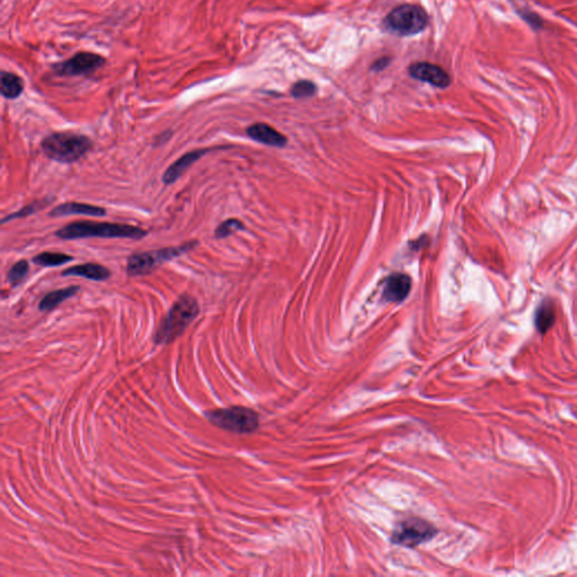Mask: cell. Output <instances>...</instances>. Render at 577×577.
Listing matches in <instances>:
<instances>
[{
  "label": "cell",
  "mask_w": 577,
  "mask_h": 577,
  "mask_svg": "<svg viewBox=\"0 0 577 577\" xmlns=\"http://www.w3.org/2000/svg\"><path fill=\"white\" fill-rule=\"evenodd\" d=\"M200 313V307L195 298L185 294L176 300L166 317L160 322L153 336L157 345L170 344L185 332Z\"/></svg>",
  "instance_id": "obj_1"
},
{
  "label": "cell",
  "mask_w": 577,
  "mask_h": 577,
  "mask_svg": "<svg viewBox=\"0 0 577 577\" xmlns=\"http://www.w3.org/2000/svg\"><path fill=\"white\" fill-rule=\"evenodd\" d=\"M60 240H85V238H129L141 240L147 236V231L130 225L78 221L62 227L55 233Z\"/></svg>",
  "instance_id": "obj_2"
},
{
  "label": "cell",
  "mask_w": 577,
  "mask_h": 577,
  "mask_svg": "<svg viewBox=\"0 0 577 577\" xmlns=\"http://www.w3.org/2000/svg\"><path fill=\"white\" fill-rule=\"evenodd\" d=\"M43 153L57 163L71 164L85 156L92 147V140L84 134L55 132L42 140Z\"/></svg>",
  "instance_id": "obj_3"
},
{
  "label": "cell",
  "mask_w": 577,
  "mask_h": 577,
  "mask_svg": "<svg viewBox=\"0 0 577 577\" xmlns=\"http://www.w3.org/2000/svg\"><path fill=\"white\" fill-rule=\"evenodd\" d=\"M211 424L221 430L237 434L254 433L259 428V415L244 406H230L205 411Z\"/></svg>",
  "instance_id": "obj_4"
},
{
  "label": "cell",
  "mask_w": 577,
  "mask_h": 577,
  "mask_svg": "<svg viewBox=\"0 0 577 577\" xmlns=\"http://www.w3.org/2000/svg\"><path fill=\"white\" fill-rule=\"evenodd\" d=\"M428 23L426 12L414 3H404L396 7L385 19L386 29L402 36H415L423 32Z\"/></svg>",
  "instance_id": "obj_5"
},
{
  "label": "cell",
  "mask_w": 577,
  "mask_h": 577,
  "mask_svg": "<svg viewBox=\"0 0 577 577\" xmlns=\"http://www.w3.org/2000/svg\"><path fill=\"white\" fill-rule=\"evenodd\" d=\"M196 240L188 242L176 247L158 249L153 252L134 253L128 259L127 272L130 277L150 274L158 265L179 257L198 245Z\"/></svg>",
  "instance_id": "obj_6"
},
{
  "label": "cell",
  "mask_w": 577,
  "mask_h": 577,
  "mask_svg": "<svg viewBox=\"0 0 577 577\" xmlns=\"http://www.w3.org/2000/svg\"><path fill=\"white\" fill-rule=\"evenodd\" d=\"M437 530L432 523L422 517H411L399 521L392 531V542L405 548H416L437 536Z\"/></svg>",
  "instance_id": "obj_7"
},
{
  "label": "cell",
  "mask_w": 577,
  "mask_h": 577,
  "mask_svg": "<svg viewBox=\"0 0 577 577\" xmlns=\"http://www.w3.org/2000/svg\"><path fill=\"white\" fill-rule=\"evenodd\" d=\"M105 60L101 55L90 52H81L69 60L61 62L55 67L57 75L61 76H81L90 74L102 67Z\"/></svg>",
  "instance_id": "obj_8"
},
{
  "label": "cell",
  "mask_w": 577,
  "mask_h": 577,
  "mask_svg": "<svg viewBox=\"0 0 577 577\" xmlns=\"http://www.w3.org/2000/svg\"><path fill=\"white\" fill-rule=\"evenodd\" d=\"M411 78L428 83L437 88H447L451 84V78L444 68L430 62H415L409 67Z\"/></svg>",
  "instance_id": "obj_9"
},
{
  "label": "cell",
  "mask_w": 577,
  "mask_h": 577,
  "mask_svg": "<svg viewBox=\"0 0 577 577\" xmlns=\"http://www.w3.org/2000/svg\"><path fill=\"white\" fill-rule=\"evenodd\" d=\"M411 289V280L409 275L395 273L385 281L383 298L389 303H402L409 297Z\"/></svg>",
  "instance_id": "obj_10"
},
{
  "label": "cell",
  "mask_w": 577,
  "mask_h": 577,
  "mask_svg": "<svg viewBox=\"0 0 577 577\" xmlns=\"http://www.w3.org/2000/svg\"><path fill=\"white\" fill-rule=\"evenodd\" d=\"M211 149H196L190 153L183 155L181 158L176 160L175 163L172 164L170 166L167 168L166 172H164L163 182L169 185L175 183L184 172L188 170V167H191L193 164L196 163L201 157L205 156V153H209Z\"/></svg>",
  "instance_id": "obj_11"
},
{
  "label": "cell",
  "mask_w": 577,
  "mask_h": 577,
  "mask_svg": "<svg viewBox=\"0 0 577 577\" xmlns=\"http://www.w3.org/2000/svg\"><path fill=\"white\" fill-rule=\"evenodd\" d=\"M247 136L253 140L268 144L271 147L282 148L287 144V137L280 133L278 130L272 128L271 125L265 123H255L251 125L247 130Z\"/></svg>",
  "instance_id": "obj_12"
},
{
  "label": "cell",
  "mask_w": 577,
  "mask_h": 577,
  "mask_svg": "<svg viewBox=\"0 0 577 577\" xmlns=\"http://www.w3.org/2000/svg\"><path fill=\"white\" fill-rule=\"evenodd\" d=\"M90 216V217H104L106 210L104 207L96 205H85L78 202H67L64 205H57L49 214L50 217H67V216Z\"/></svg>",
  "instance_id": "obj_13"
},
{
  "label": "cell",
  "mask_w": 577,
  "mask_h": 577,
  "mask_svg": "<svg viewBox=\"0 0 577 577\" xmlns=\"http://www.w3.org/2000/svg\"><path fill=\"white\" fill-rule=\"evenodd\" d=\"M64 277H79L92 281H105L111 277V271L105 266L96 263H85L68 268L62 272Z\"/></svg>",
  "instance_id": "obj_14"
},
{
  "label": "cell",
  "mask_w": 577,
  "mask_h": 577,
  "mask_svg": "<svg viewBox=\"0 0 577 577\" xmlns=\"http://www.w3.org/2000/svg\"><path fill=\"white\" fill-rule=\"evenodd\" d=\"M79 290V287H68L52 291V292L42 298L40 305H38V309L41 311H51V310L55 309L57 306H60L61 303L66 300L76 296Z\"/></svg>",
  "instance_id": "obj_15"
},
{
  "label": "cell",
  "mask_w": 577,
  "mask_h": 577,
  "mask_svg": "<svg viewBox=\"0 0 577 577\" xmlns=\"http://www.w3.org/2000/svg\"><path fill=\"white\" fill-rule=\"evenodd\" d=\"M1 94L3 97L8 99H15L22 94L24 90L23 80L16 75L12 73H3L1 74Z\"/></svg>",
  "instance_id": "obj_16"
},
{
  "label": "cell",
  "mask_w": 577,
  "mask_h": 577,
  "mask_svg": "<svg viewBox=\"0 0 577 577\" xmlns=\"http://www.w3.org/2000/svg\"><path fill=\"white\" fill-rule=\"evenodd\" d=\"M556 319L555 308L552 303H543L540 305L536 313V326L538 331L542 334L548 332L550 327L554 325Z\"/></svg>",
  "instance_id": "obj_17"
},
{
  "label": "cell",
  "mask_w": 577,
  "mask_h": 577,
  "mask_svg": "<svg viewBox=\"0 0 577 577\" xmlns=\"http://www.w3.org/2000/svg\"><path fill=\"white\" fill-rule=\"evenodd\" d=\"M74 261V257L64 253L44 252L36 255L33 259V263L43 268H55L60 265L67 264L69 261Z\"/></svg>",
  "instance_id": "obj_18"
},
{
  "label": "cell",
  "mask_w": 577,
  "mask_h": 577,
  "mask_svg": "<svg viewBox=\"0 0 577 577\" xmlns=\"http://www.w3.org/2000/svg\"><path fill=\"white\" fill-rule=\"evenodd\" d=\"M29 261L25 259L18 261L17 263L12 266L8 274H7V280L13 287H16L18 284L22 283L23 281L25 280L26 277L29 274Z\"/></svg>",
  "instance_id": "obj_19"
},
{
  "label": "cell",
  "mask_w": 577,
  "mask_h": 577,
  "mask_svg": "<svg viewBox=\"0 0 577 577\" xmlns=\"http://www.w3.org/2000/svg\"><path fill=\"white\" fill-rule=\"evenodd\" d=\"M317 88L316 84L310 81V80H299L294 84L292 88H291V95L294 96V99H309L313 96L316 95Z\"/></svg>",
  "instance_id": "obj_20"
},
{
  "label": "cell",
  "mask_w": 577,
  "mask_h": 577,
  "mask_svg": "<svg viewBox=\"0 0 577 577\" xmlns=\"http://www.w3.org/2000/svg\"><path fill=\"white\" fill-rule=\"evenodd\" d=\"M49 203L47 200L33 202L31 205H25V207H22L21 210L16 211L15 214H10L8 217L3 218L1 222H3V224H6L8 221L14 220V219H21V218L29 217V216H32V214H36L38 211L42 210L43 207H47Z\"/></svg>",
  "instance_id": "obj_21"
},
{
  "label": "cell",
  "mask_w": 577,
  "mask_h": 577,
  "mask_svg": "<svg viewBox=\"0 0 577 577\" xmlns=\"http://www.w3.org/2000/svg\"><path fill=\"white\" fill-rule=\"evenodd\" d=\"M242 229H245V226L242 225V221L238 220V219H228V220L224 221L222 224L218 226L217 229L214 231V237L218 240H222V238H226V237L233 235V233Z\"/></svg>",
  "instance_id": "obj_22"
},
{
  "label": "cell",
  "mask_w": 577,
  "mask_h": 577,
  "mask_svg": "<svg viewBox=\"0 0 577 577\" xmlns=\"http://www.w3.org/2000/svg\"><path fill=\"white\" fill-rule=\"evenodd\" d=\"M390 64H392V57H379L378 60H376L374 61V62H373L370 69L371 70L374 71V73H380V71L385 70L386 68L389 67Z\"/></svg>",
  "instance_id": "obj_23"
}]
</instances>
